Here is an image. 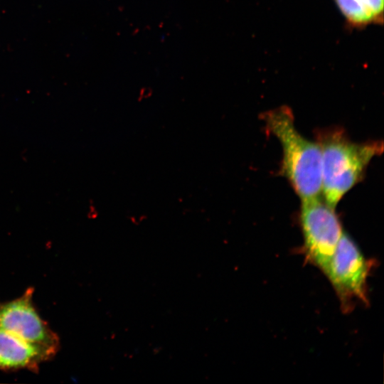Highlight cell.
<instances>
[{
  "label": "cell",
  "mask_w": 384,
  "mask_h": 384,
  "mask_svg": "<svg viewBox=\"0 0 384 384\" xmlns=\"http://www.w3.org/2000/svg\"><path fill=\"white\" fill-rule=\"evenodd\" d=\"M263 117L267 129L282 146V173L302 201L321 196V150L319 143L299 132L292 112L287 106L268 111Z\"/></svg>",
  "instance_id": "1"
},
{
  "label": "cell",
  "mask_w": 384,
  "mask_h": 384,
  "mask_svg": "<svg viewBox=\"0 0 384 384\" xmlns=\"http://www.w3.org/2000/svg\"><path fill=\"white\" fill-rule=\"evenodd\" d=\"M321 150V194L336 208L343 196L361 178L373 157L383 151V143L353 142L338 129L319 134Z\"/></svg>",
  "instance_id": "2"
},
{
  "label": "cell",
  "mask_w": 384,
  "mask_h": 384,
  "mask_svg": "<svg viewBox=\"0 0 384 384\" xmlns=\"http://www.w3.org/2000/svg\"><path fill=\"white\" fill-rule=\"evenodd\" d=\"M300 221L305 259L325 274L343 233L335 208L321 196L303 201Z\"/></svg>",
  "instance_id": "3"
},
{
  "label": "cell",
  "mask_w": 384,
  "mask_h": 384,
  "mask_svg": "<svg viewBox=\"0 0 384 384\" xmlns=\"http://www.w3.org/2000/svg\"><path fill=\"white\" fill-rule=\"evenodd\" d=\"M372 262L364 256L354 241L343 233L324 274L331 282L344 311L354 302L368 303L367 279Z\"/></svg>",
  "instance_id": "4"
},
{
  "label": "cell",
  "mask_w": 384,
  "mask_h": 384,
  "mask_svg": "<svg viewBox=\"0 0 384 384\" xmlns=\"http://www.w3.org/2000/svg\"><path fill=\"white\" fill-rule=\"evenodd\" d=\"M33 292L29 287L16 299L0 302V330L36 347L50 360L60 349V339L36 309Z\"/></svg>",
  "instance_id": "5"
},
{
  "label": "cell",
  "mask_w": 384,
  "mask_h": 384,
  "mask_svg": "<svg viewBox=\"0 0 384 384\" xmlns=\"http://www.w3.org/2000/svg\"><path fill=\"white\" fill-rule=\"evenodd\" d=\"M48 361L36 347L0 330V370H27L36 373L40 365Z\"/></svg>",
  "instance_id": "6"
},
{
  "label": "cell",
  "mask_w": 384,
  "mask_h": 384,
  "mask_svg": "<svg viewBox=\"0 0 384 384\" xmlns=\"http://www.w3.org/2000/svg\"><path fill=\"white\" fill-rule=\"evenodd\" d=\"M350 28L383 24L384 0H333Z\"/></svg>",
  "instance_id": "7"
}]
</instances>
